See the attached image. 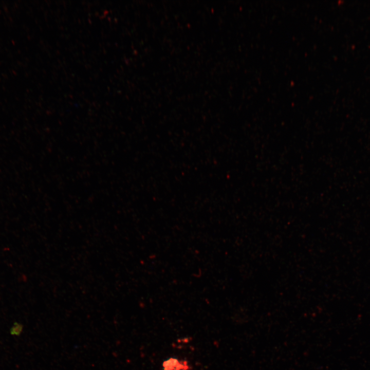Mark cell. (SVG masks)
I'll list each match as a JSON object with an SVG mask.
<instances>
[{
    "label": "cell",
    "mask_w": 370,
    "mask_h": 370,
    "mask_svg": "<svg viewBox=\"0 0 370 370\" xmlns=\"http://www.w3.org/2000/svg\"><path fill=\"white\" fill-rule=\"evenodd\" d=\"M163 370H189L190 366L185 361L171 358L163 363Z\"/></svg>",
    "instance_id": "obj_1"
}]
</instances>
